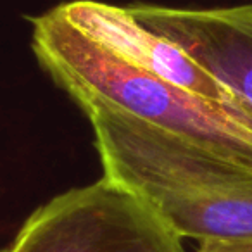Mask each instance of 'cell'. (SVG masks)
Here are the masks:
<instances>
[{
    "instance_id": "cell-3",
    "label": "cell",
    "mask_w": 252,
    "mask_h": 252,
    "mask_svg": "<svg viewBox=\"0 0 252 252\" xmlns=\"http://www.w3.org/2000/svg\"><path fill=\"white\" fill-rule=\"evenodd\" d=\"M57 9L85 36L128 64L228 109L252 128L249 102L214 78L180 45L142 26L128 7L98 0H71Z\"/></svg>"
},
{
    "instance_id": "cell-2",
    "label": "cell",
    "mask_w": 252,
    "mask_h": 252,
    "mask_svg": "<svg viewBox=\"0 0 252 252\" xmlns=\"http://www.w3.org/2000/svg\"><path fill=\"white\" fill-rule=\"evenodd\" d=\"M182 240L156 206L102 176L40 206L7 252H183Z\"/></svg>"
},
{
    "instance_id": "cell-7",
    "label": "cell",
    "mask_w": 252,
    "mask_h": 252,
    "mask_svg": "<svg viewBox=\"0 0 252 252\" xmlns=\"http://www.w3.org/2000/svg\"><path fill=\"white\" fill-rule=\"evenodd\" d=\"M0 252H7V249H0Z\"/></svg>"
},
{
    "instance_id": "cell-1",
    "label": "cell",
    "mask_w": 252,
    "mask_h": 252,
    "mask_svg": "<svg viewBox=\"0 0 252 252\" xmlns=\"http://www.w3.org/2000/svg\"><path fill=\"white\" fill-rule=\"evenodd\" d=\"M38 63L78 105H104L183 137L252 171V128L228 109L131 66L57 7L32 19Z\"/></svg>"
},
{
    "instance_id": "cell-6",
    "label": "cell",
    "mask_w": 252,
    "mask_h": 252,
    "mask_svg": "<svg viewBox=\"0 0 252 252\" xmlns=\"http://www.w3.org/2000/svg\"><path fill=\"white\" fill-rule=\"evenodd\" d=\"M197 252H252V242H199Z\"/></svg>"
},
{
    "instance_id": "cell-4",
    "label": "cell",
    "mask_w": 252,
    "mask_h": 252,
    "mask_svg": "<svg viewBox=\"0 0 252 252\" xmlns=\"http://www.w3.org/2000/svg\"><path fill=\"white\" fill-rule=\"evenodd\" d=\"M128 11L142 26L187 50L252 105V5L175 9L131 4Z\"/></svg>"
},
{
    "instance_id": "cell-5",
    "label": "cell",
    "mask_w": 252,
    "mask_h": 252,
    "mask_svg": "<svg viewBox=\"0 0 252 252\" xmlns=\"http://www.w3.org/2000/svg\"><path fill=\"white\" fill-rule=\"evenodd\" d=\"M182 238L252 242V175L152 204Z\"/></svg>"
}]
</instances>
